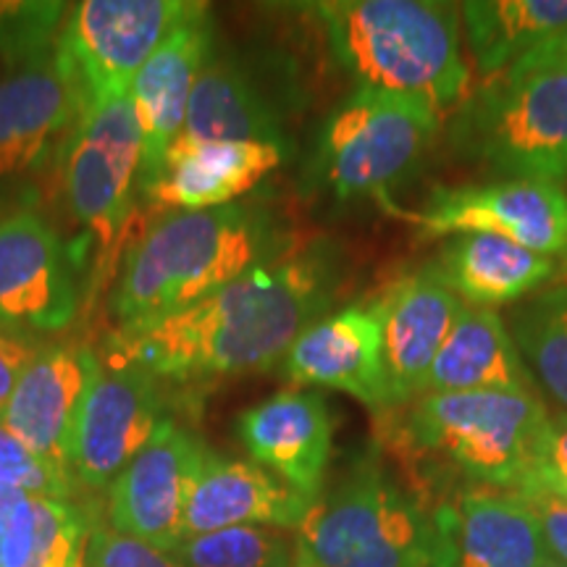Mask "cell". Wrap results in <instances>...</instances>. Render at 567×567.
<instances>
[{"mask_svg": "<svg viewBox=\"0 0 567 567\" xmlns=\"http://www.w3.org/2000/svg\"><path fill=\"white\" fill-rule=\"evenodd\" d=\"M536 392L513 334L494 310L467 308L425 373L423 394Z\"/></svg>", "mask_w": 567, "mask_h": 567, "instance_id": "obj_24", "label": "cell"}, {"mask_svg": "<svg viewBox=\"0 0 567 567\" xmlns=\"http://www.w3.org/2000/svg\"><path fill=\"white\" fill-rule=\"evenodd\" d=\"M431 509L375 455L313 502L297 549L318 567H431Z\"/></svg>", "mask_w": 567, "mask_h": 567, "instance_id": "obj_5", "label": "cell"}, {"mask_svg": "<svg viewBox=\"0 0 567 567\" xmlns=\"http://www.w3.org/2000/svg\"><path fill=\"white\" fill-rule=\"evenodd\" d=\"M384 326V360L392 405L421 396L425 373L467 305L452 292L434 266L405 274L375 300Z\"/></svg>", "mask_w": 567, "mask_h": 567, "instance_id": "obj_20", "label": "cell"}, {"mask_svg": "<svg viewBox=\"0 0 567 567\" xmlns=\"http://www.w3.org/2000/svg\"><path fill=\"white\" fill-rule=\"evenodd\" d=\"M460 158L502 179H567V69H509L457 111Z\"/></svg>", "mask_w": 567, "mask_h": 567, "instance_id": "obj_6", "label": "cell"}, {"mask_svg": "<svg viewBox=\"0 0 567 567\" xmlns=\"http://www.w3.org/2000/svg\"><path fill=\"white\" fill-rule=\"evenodd\" d=\"M287 145L276 142H197L179 137L168 147L161 172L142 189L168 210H208L237 203L276 172Z\"/></svg>", "mask_w": 567, "mask_h": 567, "instance_id": "obj_21", "label": "cell"}, {"mask_svg": "<svg viewBox=\"0 0 567 567\" xmlns=\"http://www.w3.org/2000/svg\"><path fill=\"white\" fill-rule=\"evenodd\" d=\"M40 337L0 329V417H3L13 389H17L19 379L30 368L34 354L40 352Z\"/></svg>", "mask_w": 567, "mask_h": 567, "instance_id": "obj_35", "label": "cell"}, {"mask_svg": "<svg viewBox=\"0 0 567 567\" xmlns=\"http://www.w3.org/2000/svg\"><path fill=\"white\" fill-rule=\"evenodd\" d=\"M295 567H318V565H316V563H310V559L305 557L300 549H297V563H295Z\"/></svg>", "mask_w": 567, "mask_h": 567, "instance_id": "obj_37", "label": "cell"}, {"mask_svg": "<svg viewBox=\"0 0 567 567\" xmlns=\"http://www.w3.org/2000/svg\"><path fill=\"white\" fill-rule=\"evenodd\" d=\"M82 567H182L172 551L155 549L130 534L111 528L105 515L97 517L87 536Z\"/></svg>", "mask_w": 567, "mask_h": 567, "instance_id": "obj_32", "label": "cell"}, {"mask_svg": "<svg viewBox=\"0 0 567 567\" xmlns=\"http://www.w3.org/2000/svg\"><path fill=\"white\" fill-rule=\"evenodd\" d=\"M565 486H567V410L549 415L547 431H544V439H542V450H538L534 476H530L526 486L517 488V492H526V488H544V492L557 496Z\"/></svg>", "mask_w": 567, "mask_h": 567, "instance_id": "obj_33", "label": "cell"}, {"mask_svg": "<svg viewBox=\"0 0 567 567\" xmlns=\"http://www.w3.org/2000/svg\"><path fill=\"white\" fill-rule=\"evenodd\" d=\"M402 216L425 237L496 234L549 258L567 255V193L551 182L496 179L436 189L423 210Z\"/></svg>", "mask_w": 567, "mask_h": 567, "instance_id": "obj_14", "label": "cell"}, {"mask_svg": "<svg viewBox=\"0 0 567 567\" xmlns=\"http://www.w3.org/2000/svg\"><path fill=\"white\" fill-rule=\"evenodd\" d=\"M313 502L258 463L205 450L184 509V538L237 526L300 530Z\"/></svg>", "mask_w": 567, "mask_h": 567, "instance_id": "obj_22", "label": "cell"}, {"mask_svg": "<svg viewBox=\"0 0 567 567\" xmlns=\"http://www.w3.org/2000/svg\"><path fill=\"white\" fill-rule=\"evenodd\" d=\"M439 132V113L410 97L358 90L318 134L313 179L337 200L379 195L415 172Z\"/></svg>", "mask_w": 567, "mask_h": 567, "instance_id": "obj_7", "label": "cell"}, {"mask_svg": "<svg viewBox=\"0 0 567 567\" xmlns=\"http://www.w3.org/2000/svg\"><path fill=\"white\" fill-rule=\"evenodd\" d=\"M279 252V229L260 203L166 213L126 255L111 313L118 331L145 329L221 292Z\"/></svg>", "mask_w": 567, "mask_h": 567, "instance_id": "obj_2", "label": "cell"}, {"mask_svg": "<svg viewBox=\"0 0 567 567\" xmlns=\"http://www.w3.org/2000/svg\"><path fill=\"white\" fill-rule=\"evenodd\" d=\"M76 258L38 208L0 213V329L45 337L80 310Z\"/></svg>", "mask_w": 567, "mask_h": 567, "instance_id": "obj_12", "label": "cell"}, {"mask_svg": "<svg viewBox=\"0 0 567 567\" xmlns=\"http://www.w3.org/2000/svg\"><path fill=\"white\" fill-rule=\"evenodd\" d=\"M481 74H505L567 27V0H471L460 6Z\"/></svg>", "mask_w": 567, "mask_h": 567, "instance_id": "obj_27", "label": "cell"}, {"mask_svg": "<svg viewBox=\"0 0 567 567\" xmlns=\"http://www.w3.org/2000/svg\"><path fill=\"white\" fill-rule=\"evenodd\" d=\"M210 13L205 3H189L184 17L163 38L132 82V101L142 132L137 193L161 172L168 147L179 140L195 82L210 59Z\"/></svg>", "mask_w": 567, "mask_h": 567, "instance_id": "obj_17", "label": "cell"}, {"mask_svg": "<svg viewBox=\"0 0 567 567\" xmlns=\"http://www.w3.org/2000/svg\"><path fill=\"white\" fill-rule=\"evenodd\" d=\"M549 413L536 392L423 394L410 402L402 446L471 481L517 492L536 471Z\"/></svg>", "mask_w": 567, "mask_h": 567, "instance_id": "obj_4", "label": "cell"}, {"mask_svg": "<svg viewBox=\"0 0 567 567\" xmlns=\"http://www.w3.org/2000/svg\"><path fill=\"white\" fill-rule=\"evenodd\" d=\"M172 557L182 567H295L297 542L279 528L237 526L184 538Z\"/></svg>", "mask_w": 567, "mask_h": 567, "instance_id": "obj_29", "label": "cell"}, {"mask_svg": "<svg viewBox=\"0 0 567 567\" xmlns=\"http://www.w3.org/2000/svg\"><path fill=\"white\" fill-rule=\"evenodd\" d=\"M517 496L534 509L549 555L567 565V502L544 488H526V492H517Z\"/></svg>", "mask_w": 567, "mask_h": 567, "instance_id": "obj_34", "label": "cell"}, {"mask_svg": "<svg viewBox=\"0 0 567 567\" xmlns=\"http://www.w3.org/2000/svg\"><path fill=\"white\" fill-rule=\"evenodd\" d=\"M281 375L297 386H329L371 410H392L379 305H347L318 318L281 358Z\"/></svg>", "mask_w": 567, "mask_h": 567, "instance_id": "obj_16", "label": "cell"}, {"mask_svg": "<svg viewBox=\"0 0 567 567\" xmlns=\"http://www.w3.org/2000/svg\"><path fill=\"white\" fill-rule=\"evenodd\" d=\"M103 505L53 499L0 486V567H82Z\"/></svg>", "mask_w": 567, "mask_h": 567, "instance_id": "obj_23", "label": "cell"}, {"mask_svg": "<svg viewBox=\"0 0 567 567\" xmlns=\"http://www.w3.org/2000/svg\"><path fill=\"white\" fill-rule=\"evenodd\" d=\"M538 567H567V565H563V563H559V559H555V557H547V559H544V563L542 565H538Z\"/></svg>", "mask_w": 567, "mask_h": 567, "instance_id": "obj_38", "label": "cell"}, {"mask_svg": "<svg viewBox=\"0 0 567 567\" xmlns=\"http://www.w3.org/2000/svg\"><path fill=\"white\" fill-rule=\"evenodd\" d=\"M187 9L184 0H82L71 6L55 45L84 105L132 92L134 76Z\"/></svg>", "mask_w": 567, "mask_h": 567, "instance_id": "obj_10", "label": "cell"}, {"mask_svg": "<svg viewBox=\"0 0 567 567\" xmlns=\"http://www.w3.org/2000/svg\"><path fill=\"white\" fill-rule=\"evenodd\" d=\"M208 446L168 413L145 450L118 473L105 496V523L155 549L184 542V509Z\"/></svg>", "mask_w": 567, "mask_h": 567, "instance_id": "obj_13", "label": "cell"}, {"mask_svg": "<svg viewBox=\"0 0 567 567\" xmlns=\"http://www.w3.org/2000/svg\"><path fill=\"white\" fill-rule=\"evenodd\" d=\"M331 51L358 90L410 97L442 113L471 84L460 48V6L439 0L316 3Z\"/></svg>", "mask_w": 567, "mask_h": 567, "instance_id": "obj_3", "label": "cell"}, {"mask_svg": "<svg viewBox=\"0 0 567 567\" xmlns=\"http://www.w3.org/2000/svg\"><path fill=\"white\" fill-rule=\"evenodd\" d=\"M431 266L467 308L486 310L536 292L557 274L555 258L496 234H457Z\"/></svg>", "mask_w": 567, "mask_h": 567, "instance_id": "obj_25", "label": "cell"}, {"mask_svg": "<svg viewBox=\"0 0 567 567\" xmlns=\"http://www.w3.org/2000/svg\"><path fill=\"white\" fill-rule=\"evenodd\" d=\"M142 163V132L132 92L84 105L66 145L59 174L71 221L109 247L124 231Z\"/></svg>", "mask_w": 567, "mask_h": 567, "instance_id": "obj_9", "label": "cell"}, {"mask_svg": "<svg viewBox=\"0 0 567 567\" xmlns=\"http://www.w3.org/2000/svg\"><path fill=\"white\" fill-rule=\"evenodd\" d=\"M84 97L59 53L0 63V213L34 208L40 184L59 168Z\"/></svg>", "mask_w": 567, "mask_h": 567, "instance_id": "obj_8", "label": "cell"}, {"mask_svg": "<svg viewBox=\"0 0 567 567\" xmlns=\"http://www.w3.org/2000/svg\"><path fill=\"white\" fill-rule=\"evenodd\" d=\"M557 496H559V499H565V502H567V486H565V488H563V492H559Z\"/></svg>", "mask_w": 567, "mask_h": 567, "instance_id": "obj_39", "label": "cell"}, {"mask_svg": "<svg viewBox=\"0 0 567 567\" xmlns=\"http://www.w3.org/2000/svg\"><path fill=\"white\" fill-rule=\"evenodd\" d=\"M166 415V384L158 375L124 360L103 363L71 436L69 471L80 492H109Z\"/></svg>", "mask_w": 567, "mask_h": 567, "instance_id": "obj_11", "label": "cell"}, {"mask_svg": "<svg viewBox=\"0 0 567 567\" xmlns=\"http://www.w3.org/2000/svg\"><path fill=\"white\" fill-rule=\"evenodd\" d=\"M66 3L0 0V63H19L51 51L66 21Z\"/></svg>", "mask_w": 567, "mask_h": 567, "instance_id": "obj_30", "label": "cell"}, {"mask_svg": "<svg viewBox=\"0 0 567 567\" xmlns=\"http://www.w3.org/2000/svg\"><path fill=\"white\" fill-rule=\"evenodd\" d=\"M339 287L329 252L274 258L221 292L137 331H116L111 358L166 384H210L281 363L297 337L329 313Z\"/></svg>", "mask_w": 567, "mask_h": 567, "instance_id": "obj_1", "label": "cell"}, {"mask_svg": "<svg viewBox=\"0 0 567 567\" xmlns=\"http://www.w3.org/2000/svg\"><path fill=\"white\" fill-rule=\"evenodd\" d=\"M0 486L19 492L53 496V499H84L76 481L51 460L34 455L21 439H17L0 421Z\"/></svg>", "mask_w": 567, "mask_h": 567, "instance_id": "obj_31", "label": "cell"}, {"mask_svg": "<svg viewBox=\"0 0 567 567\" xmlns=\"http://www.w3.org/2000/svg\"><path fill=\"white\" fill-rule=\"evenodd\" d=\"M431 567H538L549 557L534 509L513 492L473 486L431 509Z\"/></svg>", "mask_w": 567, "mask_h": 567, "instance_id": "obj_15", "label": "cell"}, {"mask_svg": "<svg viewBox=\"0 0 567 567\" xmlns=\"http://www.w3.org/2000/svg\"><path fill=\"white\" fill-rule=\"evenodd\" d=\"M567 69V27L549 38L542 48L528 53L526 59L517 61L513 69Z\"/></svg>", "mask_w": 567, "mask_h": 567, "instance_id": "obj_36", "label": "cell"}, {"mask_svg": "<svg viewBox=\"0 0 567 567\" xmlns=\"http://www.w3.org/2000/svg\"><path fill=\"white\" fill-rule=\"evenodd\" d=\"M237 436L255 463L305 499L321 496L334 442V421L323 394L284 389L237 417Z\"/></svg>", "mask_w": 567, "mask_h": 567, "instance_id": "obj_19", "label": "cell"}, {"mask_svg": "<svg viewBox=\"0 0 567 567\" xmlns=\"http://www.w3.org/2000/svg\"><path fill=\"white\" fill-rule=\"evenodd\" d=\"M509 334L544 389L567 410V281L517 305Z\"/></svg>", "mask_w": 567, "mask_h": 567, "instance_id": "obj_28", "label": "cell"}, {"mask_svg": "<svg viewBox=\"0 0 567 567\" xmlns=\"http://www.w3.org/2000/svg\"><path fill=\"white\" fill-rule=\"evenodd\" d=\"M103 360L82 342H51L27 368L0 421L34 455L69 471L71 436ZM74 478V476H71Z\"/></svg>", "mask_w": 567, "mask_h": 567, "instance_id": "obj_18", "label": "cell"}, {"mask_svg": "<svg viewBox=\"0 0 567 567\" xmlns=\"http://www.w3.org/2000/svg\"><path fill=\"white\" fill-rule=\"evenodd\" d=\"M179 137L284 145V126L271 97L245 66L231 55H210L195 82Z\"/></svg>", "mask_w": 567, "mask_h": 567, "instance_id": "obj_26", "label": "cell"}]
</instances>
